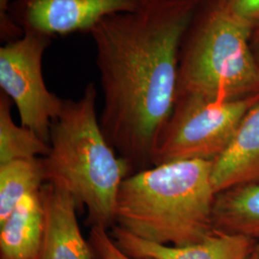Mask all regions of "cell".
<instances>
[{
  "mask_svg": "<svg viewBox=\"0 0 259 259\" xmlns=\"http://www.w3.org/2000/svg\"><path fill=\"white\" fill-rule=\"evenodd\" d=\"M200 1L151 0L103 19L90 33L104 95L100 126L132 175L152 167L176 103L181 44Z\"/></svg>",
  "mask_w": 259,
  "mask_h": 259,
  "instance_id": "1",
  "label": "cell"
},
{
  "mask_svg": "<svg viewBox=\"0 0 259 259\" xmlns=\"http://www.w3.org/2000/svg\"><path fill=\"white\" fill-rule=\"evenodd\" d=\"M212 161L182 160L142 170L121 184L115 226L143 240L184 247L211 236Z\"/></svg>",
  "mask_w": 259,
  "mask_h": 259,
  "instance_id": "2",
  "label": "cell"
},
{
  "mask_svg": "<svg viewBox=\"0 0 259 259\" xmlns=\"http://www.w3.org/2000/svg\"><path fill=\"white\" fill-rule=\"evenodd\" d=\"M97 91L88 83L76 100L65 99L52 121L49 152L41 158L45 181L67 189L78 208L85 207L91 227L115 226L118 191L132 175L103 134L96 111Z\"/></svg>",
  "mask_w": 259,
  "mask_h": 259,
  "instance_id": "3",
  "label": "cell"
},
{
  "mask_svg": "<svg viewBox=\"0 0 259 259\" xmlns=\"http://www.w3.org/2000/svg\"><path fill=\"white\" fill-rule=\"evenodd\" d=\"M251 33L212 0H201L181 44L177 98L229 102L259 96Z\"/></svg>",
  "mask_w": 259,
  "mask_h": 259,
  "instance_id": "4",
  "label": "cell"
},
{
  "mask_svg": "<svg viewBox=\"0 0 259 259\" xmlns=\"http://www.w3.org/2000/svg\"><path fill=\"white\" fill-rule=\"evenodd\" d=\"M258 101L259 96L229 102L177 98L157 137L152 167L182 160L213 161L229 146L241 121Z\"/></svg>",
  "mask_w": 259,
  "mask_h": 259,
  "instance_id": "5",
  "label": "cell"
},
{
  "mask_svg": "<svg viewBox=\"0 0 259 259\" xmlns=\"http://www.w3.org/2000/svg\"><path fill=\"white\" fill-rule=\"evenodd\" d=\"M52 37L33 31L0 47V88L18 108L21 125L49 143L64 100L47 89L42 58Z\"/></svg>",
  "mask_w": 259,
  "mask_h": 259,
  "instance_id": "6",
  "label": "cell"
},
{
  "mask_svg": "<svg viewBox=\"0 0 259 259\" xmlns=\"http://www.w3.org/2000/svg\"><path fill=\"white\" fill-rule=\"evenodd\" d=\"M151 0H13L9 18L23 32L49 37L91 33L103 19L132 12Z\"/></svg>",
  "mask_w": 259,
  "mask_h": 259,
  "instance_id": "7",
  "label": "cell"
},
{
  "mask_svg": "<svg viewBox=\"0 0 259 259\" xmlns=\"http://www.w3.org/2000/svg\"><path fill=\"white\" fill-rule=\"evenodd\" d=\"M44 209V236L39 259H93L77 220L73 196L61 185L45 183L39 189Z\"/></svg>",
  "mask_w": 259,
  "mask_h": 259,
  "instance_id": "8",
  "label": "cell"
},
{
  "mask_svg": "<svg viewBox=\"0 0 259 259\" xmlns=\"http://www.w3.org/2000/svg\"><path fill=\"white\" fill-rule=\"evenodd\" d=\"M111 236L127 254L137 258L152 259H250L259 240L215 232L207 239L184 247L161 245L143 240L117 226Z\"/></svg>",
  "mask_w": 259,
  "mask_h": 259,
  "instance_id": "9",
  "label": "cell"
},
{
  "mask_svg": "<svg viewBox=\"0 0 259 259\" xmlns=\"http://www.w3.org/2000/svg\"><path fill=\"white\" fill-rule=\"evenodd\" d=\"M211 182L216 194L259 184V101L244 116L222 155L213 160Z\"/></svg>",
  "mask_w": 259,
  "mask_h": 259,
  "instance_id": "10",
  "label": "cell"
},
{
  "mask_svg": "<svg viewBox=\"0 0 259 259\" xmlns=\"http://www.w3.org/2000/svg\"><path fill=\"white\" fill-rule=\"evenodd\" d=\"M44 209L39 191L24 196L0 223V259H39Z\"/></svg>",
  "mask_w": 259,
  "mask_h": 259,
  "instance_id": "11",
  "label": "cell"
},
{
  "mask_svg": "<svg viewBox=\"0 0 259 259\" xmlns=\"http://www.w3.org/2000/svg\"><path fill=\"white\" fill-rule=\"evenodd\" d=\"M212 217L215 232L259 240V184L238 185L217 193Z\"/></svg>",
  "mask_w": 259,
  "mask_h": 259,
  "instance_id": "12",
  "label": "cell"
},
{
  "mask_svg": "<svg viewBox=\"0 0 259 259\" xmlns=\"http://www.w3.org/2000/svg\"><path fill=\"white\" fill-rule=\"evenodd\" d=\"M45 183L41 158L19 159L0 165V223L24 196L38 192Z\"/></svg>",
  "mask_w": 259,
  "mask_h": 259,
  "instance_id": "13",
  "label": "cell"
},
{
  "mask_svg": "<svg viewBox=\"0 0 259 259\" xmlns=\"http://www.w3.org/2000/svg\"><path fill=\"white\" fill-rule=\"evenodd\" d=\"M12 100L0 93V165L14 160L46 157L49 143L35 132L22 125L18 126L12 117Z\"/></svg>",
  "mask_w": 259,
  "mask_h": 259,
  "instance_id": "14",
  "label": "cell"
},
{
  "mask_svg": "<svg viewBox=\"0 0 259 259\" xmlns=\"http://www.w3.org/2000/svg\"><path fill=\"white\" fill-rule=\"evenodd\" d=\"M231 18L252 32L259 26V0H212Z\"/></svg>",
  "mask_w": 259,
  "mask_h": 259,
  "instance_id": "15",
  "label": "cell"
},
{
  "mask_svg": "<svg viewBox=\"0 0 259 259\" xmlns=\"http://www.w3.org/2000/svg\"><path fill=\"white\" fill-rule=\"evenodd\" d=\"M89 243L93 256L97 259H152L137 258L127 254L115 244L108 230L102 227H91Z\"/></svg>",
  "mask_w": 259,
  "mask_h": 259,
  "instance_id": "16",
  "label": "cell"
},
{
  "mask_svg": "<svg viewBox=\"0 0 259 259\" xmlns=\"http://www.w3.org/2000/svg\"><path fill=\"white\" fill-rule=\"evenodd\" d=\"M13 0H0V39L4 44L22 37L24 32L9 18V8Z\"/></svg>",
  "mask_w": 259,
  "mask_h": 259,
  "instance_id": "17",
  "label": "cell"
},
{
  "mask_svg": "<svg viewBox=\"0 0 259 259\" xmlns=\"http://www.w3.org/2000/svg\"><path fill=\"white\" fill-rule=\"evenodd\" d=\"M250 47H251L253 55L255 57V60L259 65V26L255 28L251 33Z\"/></svg>",
  "mask_w": 259,
  "mask_h": 259,
  "instance_id": "18",
  "label": "cell"
},
{
  "mask_svg": "<svg viewBox=\"0 0 259 259\" xmlns=\"http://www.w3.org/2000/svg\"><path fill=\"white\" fill-rule=\"evenodd\" d=\"M250 259H259V243L257 247H256V249L253 251V253L251 254Z\"/></svg>",
  "mask_w": 259,
  "mask_h": 259,
  "instance_id": "19",
  "label": "cell"
}]
</instances>
